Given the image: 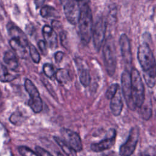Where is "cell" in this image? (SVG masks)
Wrapping results in <instances>:
<instances>
[{
    "label": "cell",
    "mask_w": 156,
    "mask_h": 156,
    "mask_svg": "<svg viewBox=\"0 0 156 156\" xmlns=\"http://www.w3.org/2000/svg\"><path fill=\"white\" fill-rule=\"evenodd\" d=\"M80 6V15L78 21L79 30L82 43L88 44L93 33V16L89 5V0H76Z\"/></svg>",
    "instance_id": "obj_1"
},
{
    "label": "cell",
    "mask_w": 156,
    "mask_h": 156,
    "mask_svg": "<svg viewBox=\"0 0 156 156\" xmlns=\"http://www.w3.org/2000/svg\"><path fill=\"white\" fill-rule=\"evenodd\" d=\"M102 51L107 73L110 76H113L116 68V57L115 41L112 36L107 38Z\"/></svg>",
    "instance_id": "obj_2"
},
{
    "label": "cell",
    "mask_w": 156,
    "mask_h": 156,
    "mask_svg": "<svg viewBox=\"0 0 156 156\" xmlns=\"http://www.w3.org/2000/svg\"><path fill=\"white\" fill-rule=\"evenodd\" d=\"M132 96L136 107L140 108L144 102V87L138 71L133 68L131 73Z\"/></svg>",
    "instance_id": "obj_3"
},
{
    "label": "cell",
    "mask_w": 156,
    "mask_h": 156,
    "mask_svg": "<svg viewBox=\"0 0 156 156\" xmlns=\"http://www.w3.org/2000/svg\"><path fill=\"white\" fill-rule=\"evenodd\" d=\"M137 57L143 72L156 69V61L147 43H144L139 46Z\"/></svg>",
    "instance_id": "obj_4"
},
{
    "label": "cell",
    "mask_w": 156,
    "mask_h": 156,
    "mask_svg": "<svg viewBox=\"0 0 156 156\" xmlns=\"http://www.w3.org/2000/svg\"><path fill=\"white\" fill-rule=\"evenodd\" d=\"M24 87L30 96V99L28 102L29 106L34 112L40 113L43 108V102L38 89L29 79L25 80Z\"/></svg>",
    "instance_id": "obj_5"
},
{
    "label": "cell",
    "mask_w": 156,
    "mask_h": 156,
    "mask_svg": "<svg viewBox=\"0 0 156 156\" xmlns=\"http://www.w3.org/2000/svg\"><path fill=\"white\" fill-rule=\"evenodd\" d=\"M139 138V129L137 127L131 128L126 141L122 144L119 151L120 156H131L136 147Z\"/></svg>",
    "instance_id": "obj_6"
},
{
    "label": "cell",
    "mask_w": 156,
    "mask_h": 156,
    "mask_svg": "<svg viewBox=\"0 0 156 156\" xmlns=\"http://www.w3.org/2000/svg\"><path fill=\"white\" fill-rule=\"evenodd\" d=\"M121 80L122 86V93L126 100V104L130 110H134L136 108V106L134 104L132 96L131 76L130 73L127 69L124 70L122 72L121 74Z\"/></svg>",
    "instance_id": "obj_7"
},
{
    "label": "cell",
    "mask_w": 156,
    "mask_h": 156,
    "mask_svg": "<svg viewBox=\"0 0 156 156\" xmlns=\"http://www.w3.org/2000/svg\"><path fill=\"white\" fill-rule=\"evenodd\" d=\"M63 10L66 20L72 24L78 23L80 15V6L76 0H62Z\"/></svg>",
    "instance_id": "obj_8"
},
{
    "label": "cell",
    "mask_w": 156,
    "mask_h": 156,
    "mask_svg": "<svg viewBox=\"0 0 156 156\" xmlns=\"http://www.w3.org/2000/svg\"><path fill=\"white\" fill-rule=\"evenodd\" d=\"M106 31V23L103 18H99L94 27L92 35L94 48L98 51L103 43Z\"/></svg>",
    "instance_id": "obj_9"
},
{
    "label": "cell",
    "mask_w": 156,
    "mask_h": 156,
    "mask_svg": "<svg viewBox=\"0 0 156 156\" xmlns=\"http://www.w3.org/2000/svg\"><path fill=\"white\" fill-rule=\"evenodd\" d=\"M63 141L76 152L82 150V144L79 135L69 129L63 128L60 130Z\"/></svg>",
    "instance_id": "obj_10"
},
{
    "label": "cell",
    "mask_w": 156,
    "mask_h": 156,
    "mask_svg": "<svg viewBox=\"0 0 156 156\" xmlns=\"http://www.w3.org/2000/svg\"><path fill=\"white\" fill-rule=\"evenodd\" d=\"M108 137L101 140V141L91 144V149L96 152H102L110 149L115 143L116 132L115 129H111L108 131Z\"/></svg>",
    "instance_id": "obj_11"
},
{
    "label": "cell",
    "mask_w": 156,
    "mask_h": 156,
    "mask_svg": "<svg viewBox=\"0 0 156 156\" xmlns=\"http://www.w3.org/2000/svg\"><path fill=\"white\" fill-rule=\"evenodd\" d=\"M119 46L122 60L127 66H130L132 65V61L130 42L128 37L124 34L120 36Z\"/></svg>",
    "instance_id": "obj_12"
},
{
    "label": "cell",
    "mask_w": 156,
    "mask_h": 156,
    "mask_svg": "<svg viewBox=\"0 0 156 156\" xmlns=\"http://www.w3.org/2000/svg\"><path fill=\"white\" fill-rule=\"evenodd\" d=\"M7 29L11 39L19 43L23 47L26 48L28 46V40L25 34L16 25L12 23H9L7 25Z\"/></svg>",
    "instance_id": "obj_13"
},
{
    "label": "cell",
    "mask_w": 156,
    "mask_h": 156,
    "mask_svg": "<svg viewBox=\"0 0 156 156\" xmlns=\"http://www.w3.org/2000/svg\"><path fill=\"white\" fill-rule=\"evenodd\" d=\"M42 34L44 41L48 47L51 49H55L57 47V34L52 27L44 25L42 29Z\"/></svg>",
    "instance_id": "obj_14"
},
{
    "label": "cell",
    "mask_w": 156,
    "mask_h": 156,
    "mask_svg": "<svg viewBox=\"0 0 156 156\" xmlns=\"http://www.w3.org/2000/svg\"><path fill=\"white\" fill-rule=\"evenodd\" d=\"M110 107L111 112L114 116H117L121 114L123 108V102L119 88L111 99Z\"/></svg>",
    "instance_id": "obj_15"
},
{
    "label": "cell",
    "mask_w": 156,
    "mask_h": 156,
    "mask_svg": "<svg viewBox=\"0 0 156 156\" xmlns=\"http://www.w3.org/2000/svg\"><path fill=\"white\" fill-rule=\"evenodd\" d=\"M4 62L13 71H16L18 67V62L16 54L12 51H7L4 54Z\"/></svg>",
    "instance_id": "obj_16"
},
{
    "label": "cell",
    "mask_w": 156,
    "mask_h": 156,
    "mask_svg": "<svg viewBox=\"0 0 156 156\" xmlns=\"http://www.w3.org/2000/svg\"><path fill=\"white\" fill-rule=\"evenodd\" d=\"M77 66L79 77L80 83L84 87L88 86L91 80L90 74L88 69L84 66H82V65H78Z\"/></svg>",
    "instance_id": "obj_17"
},
{
    "label": "cell",
    "mask_w": 156,
    "mask_h": 156,
    "mask_svg": "<svg viewBox=\"0 0 156 156\" xmlns=\"http://www.w3.org/2000/svg\"><path fill=\"white\" fill-rule=\"evenodd\" d=\"M17 77L16 75H13L9 73L8 69L0 63V81L2 82H9L13 80Z\"/></svg>",
    "instance_id": "obj_18"
},
{
    "label": "cell",
    "mask_w": 156,
    "mask_h": 156,
    "mask_svg": "<svg viewBox=\"0 0 156 156\" xmlns=\"http://www.w3.org/2000/svg\"><path fill=\"white\" fill-rule=\"evenodd\" d=\"M54 138L66 156H77L76 151L69 146L63 140L57 136H54Z\"/></svg>",
    "instance_id": "obj_19"
},
{
    "label": "cell",
    "mask_w": 156,
    "mask_h": 156,
    "mask_svg": "<svg viewBox=\"0 0 156 156\" xmlns=\"http://www.w3.org/2000/svg\"><path fill=\"white\" fill-rule=\"evenodd\" d=\"M143 76L147 86L150 88L154 87L155 83L156 69L143 72Z\"/></svg>",
    "instance_id": "obj_20"
},
{
    "label": "cell",
    "mask_w": 156,
    "mask_h": 156,
    "mask_svg": "<svg viewBox=\"0 0 156 156\" xmlns=\"http://www.w3.org/2000/svg\"><path fill=\"white\" fill-rule=\"evenodd\" d=\"M55 77L57 80L62 84H65L69 79V75L68 72L65 69H58L56 71Z\"/></svg>",
    "instance_id": "obj_21"
},
{
    "label": "cell",
    "mask_w": 156,
    "mask_h": 156,
    "mask_svg": "<svg viewBox=\"0 0 156 156\" xmlns=\"http://www.w3.org/2000/svg\"><path fill=\"white\" fill-rule=\"evenodd\" d=\"M40 15L43 18H51L57 16V11L52 7L45 5L41 7L40 10Z\"/></svg>",
    "instance_id": "obj_22"
},
{
    "label": "cell",
    "mask_w": 156,
    "mask_h": 156,
    "mask_svg": "<svg viewBox=\"0 0 156 156\" xmlns=\"http://www.w3.org/2000/svg\"><path fill=\"white\" fill-rule=\"evenodd\" d=\"M119 88V85L118 83L112 84L107 90L105 93V97L107 99L111 100L112 98L115 95L118 89Z\"/></svg>",
    "instance_id": "obj_23"
},
{
    "label": "cell",
    "mask_w": 156,
    "mask_h": 156,
    "mask_svg": "<svg viewBox=\"0 0 156 156\" xmlns=\"http://www.w3.org/2000/svg\"><path fill=\"white\" fill-rule=\"evenodd\" d=\"M29 52L33 62L35 63H39L40 60V55L37 48L33 44H30L29 46Z\"/></svg>",
    "instance_id": "obj_24"
},
{
    "label": "cell",
    "mask_w": 156,
    "mask_h": 156,
    "mask_svg": "<svg viewBox=\"0 0 156 156\" xmlns=\"http://www.w3.org/2000/svg\"><path fill=\"white\" fill-rule=\"evenodd\" d=\"M18 152L22 156H39V155L26 146L18 147Z\"/></svg>",
    "instance_id": "obj_25"
},
{
    "label": "cell",
    "mask_w": 156,
    "mask_h": 156,
    "mask_svg": "<svg viewBox=\"0 0 156 156\" xmlns=\"http://www.w3.org/2000/svg\"><path fill=\"white\" fill-rule=\"evenodd\" d=\"M43 73H44V74L49 78H51L54 76H55V71L53 65L50 63H45L43 65Z\"/></svg>",
    "instance_id": "obj_26"
},
{
    "label": "cell",
    "mask_w": 156,
    "mask_h": 156,
    "mask_svg": "<svg viewBox=\"0 0 156 156\" xmlns=\"http://www.w3.org/2000/svg\"><path fill=\"white\" fill-rule=\"evenodd\" d=\"M141 108V117L144 120H148L151 116H152V109L150 107L143 105L140 107Z\"/></svg>",
    "instance_id": "obj_27"
},
{
    "label": "cell",
    "mask_w": 156,
    "mask_h": 156,
    "mask_svg": "<svg viewBox=\"0 0 156 156\" xmlns=\"http://www.w3.org/2000/svg\"><path fill=\"white\" fill-rule=\"evenodd\" d=\"M38 48L40 49L41 54L43 55H46L47 47H46V44L45 41L43 40H39L38 42Z\"/></svg>",
    "instance_id": "obj_28"
},
{
    "label": "cell",
    "mask_w": 156,
    "mask_h": 156,
    "mask_svg": "<svg viewBox=\"0 0 156 156\" xmlns=\"http://www.w3.org/2000/svg\"><path fill=\"white\" fill-rule=\"evenodd\" d=\"M22 116L20 113H14L13 115H11L10 118V121L12 123L14 124H18V122L20 121V119L21 118Z\"/></svg>",
    "instance_id": "obj_29"
},
{
    "label": "cell",
    "mask_w": 156,
    "mask_h": 156,
    "mask_svg": "<svg viewBox=\"0 0 156 156\" xmlns=\"http://www.w3.org/2000/svg\"><path fill=\"white\" fill-rule=\"evenodd\" d=\"M35 150L39 156H52L48 151L40 146H37L35 147Z\"/></svg>",
    "instance_id": "obj_30"
},
{
    "label": "cell",
    "mask_w": 156,
    "mask_h": 156,
    "mask_svg": "<svg viewBox=\"0 0 156 156\" xmlns=\"http://www.w3.org/2000/svg\"><path fill=\"white\" fill-rule=\"evenodd\" d=\"M63 56H64L63 52H61V51H57V52L55 54V56H54L55 62H57V63L60 62L62 61V60L63 59Z\"/></svg>",
    "instance_id": "obj_31"
},
{
    "label": "cell",
    "mask_w": 156,
    "mask_h": 156,
    "mask_svg": "<svg viewBox=\"0 0 156 156\" xmlns=\"http://www.w3.org/2000/svg\"><path fill=\"white\" fill-rule=\"evenodd\" d=\"M34 1H35V4L36 5V7L39 8L43 5L45 0H34Z\"/></svg>",
    "instance_id": "obj_32"
},
{
    "label": "cell",
    "mask_w": 156,
    "mask_h": 156,
    "mask_svg": "<svg viewBox=\"0 0 156 156\" xmlns=\"http://www.w3.org/2000/svg\"><path fill=\"white\" fill-rule=\"evenodd\" d=\"M102 156H116V155L113 152H108L104 154Z\"/></svg>",
    "instance_id": "obj_33"
},
{
    "label": "cell",
    "mask_w": 156,
    "mask_h": 156,
    "mask_svg": "<svg viewBox=\"0 0 156 156\" xmlns=\"http://www.w3.org/2000/svg\"><path fill=\"white\" fill-rule=\"evenodd\" d=\"M57 156H63V155L62 154H58Z\"/></svg>",
    "instance_id": "obj_34"
},
{
    "label": "cell",
    "mask_w": 156,
    "mask_h": 156,
    "mask_svg": "<svg viewBox=\"0 0 156 156\" xmlns=\"http://www.w3.org/2000/svg\"><path fill=\"white\" fill-rule=\"evenodd\" d=\"M141 156H149V155H142Z\"/></svg>",
    "instance_id": "obj_35"
}]
</instances>
